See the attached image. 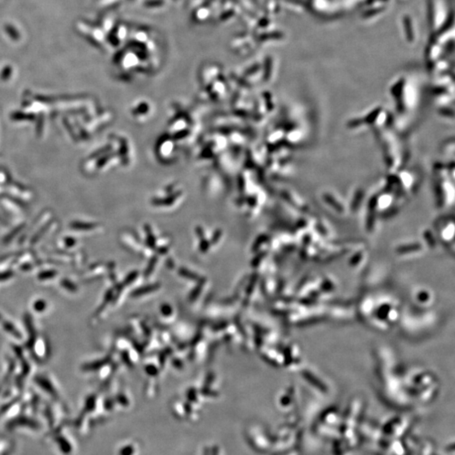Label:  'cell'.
Masks as SVG:
<instances>
[{"instance_id": "obj_4", "label": "cell", "mask_w": 455, "mask_h": 455, "mask_svg": "<svg viewBox=\"0 0 455 455\" xmlns=\"http://www.w3.org/2000/svg\"><path fill=\"white\" fill-rule=\"evenodd\" d=\"M41 306H45V304L43 303H37V310H41Z\"/></svg>"}, {"instance_id": "obj_2", "label": "cell", "mask_w": 455, "mask_h": 455, "mask_svg": "<svg viewBox=\"0 0 455 455\" xmlns=\"http://www.w3.org/2000/svg\"><path fill=\"white\" fill-rule=\"evenodd\" d=\"M156 157L160 162L172 163L176 156L175 143L168 135L158 139L156 143Z\"/></svg>"}, {"instance_id": "obj_1", "label": "cell", "mask_w": 455, "mask_h": 455, "mask_svg": "<svg viewBox=\"0 0 455 455\" xmlns=\"http://www.w3.org/2000/svg\"><path fill=\"white\" fill-rule=\"evenodd\" d=\"M186 199V191L178 181L163 184L149 198V206L157 212H170L178 209Z\"/></svg>"}, {"instance_id": "obj_3", "label": "cell", "mask_w": 455, "mask_h": 455, "mask_svg": "<svg viewBox=\"0 0 455 455\" xmlns=\"http://www.w3.org/2000/svg\"><path fill=\"white\" fill-rule=\"evenodd\" d=\"M130 113L137 123H145L151 119L155 113V107L146 99H139L130 109Z\"/></svg>"}]
</instances>
